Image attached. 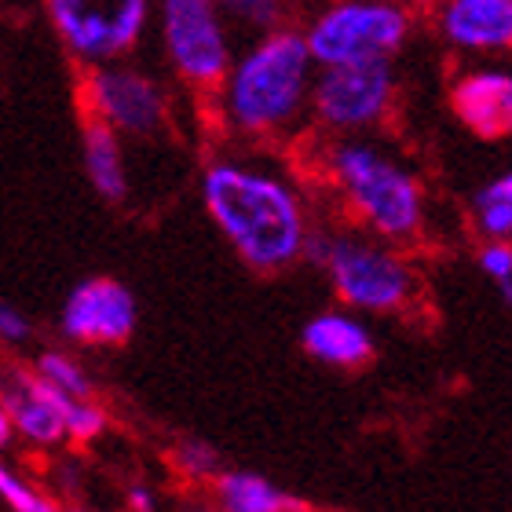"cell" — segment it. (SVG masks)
<instances>
[{"label":"cell","mask_w":512,"mask_h":512,"mask_svg":"<svg viewBox=\"0 0 512 512\" xmlns=\"http://www.w3.org/2000/svg\"><path fill=\"white\" fill-rule=\"evenodd\" d=\"M85 172L107 202H121L128 194L125 158H121L118 132L103 121H88L85 128Z\"/></svg>","instance_id":"cell-15"},{"label":"cell","mask_w":512,"mask_h":512,"mask_svg":"<svg viewBox=\"0 0 512 512\" xmlns=\"http://www.w3.org/2000/svg\"><path fill=\"white\" fill-rule=\"evenodd\" d=\"M304 348H308L319 363L330 366H359L374 355V337L363 322L352 315H337L326 311L319 319L304 326Z\"/></svg>","instance_id":"cell-14"},{"label":"cell","mask_w":512,"mask_h":512,"mask_svg":"<svg viewBox=\"0 0 512 512\" xmlns=\"http://www.w3.org/2000/svg\"><path fill=\"white\" fill-rule=\"evenodd\" d=\"M421 4H432V0H421Z\"/></svg>","instance_id":"cell-27"},{"label":"cell","mask_w":512,"mask_h":512,"mask_svg":"<svg viewBox=\"0 0 512 512\" xmlns=\"http://www.w3.org/2000/svg\"><path fill=\"white\" fill-rule=\"evenodd\" d=\"M458 118L483 139H502L512 128V77L502 70L465 74L454 88Z\"/></svg>","instance_id":"cell-12"},{"label":"cell","mask_w":512,"mask_h":512,"mask_svg":"<svg viewBox=\"0 0 512 512\" xmlns=\"http://www.w3.org/2000/svg\"><path fill=\"white\" fill-rule=\"evenodd\" d=\"M176 461H180V469L194 480H205V476H216V454L205 443H183L176 450Z\"/></svg>","instance_id":"cell-23"},{"label":"cell","mask_w":512,"mask_h":512,"mask_svg":"<svg viewBox=\"0 0 512 512\" xmlns=\"http://www.w3.org/2000/svg\"><path fill=\"white\" fill-rule=\"evenodd\" d=\"M480 267L502 286L505 297H512V249L505 242H491V246L480 253Z\"/></svg>","instance_id":"cell-22"},{"label":"cell","mask_w":512,"mask_h":512,"mask_svg":"<svg viewBox=\"0 0 512 512\" xmlns=\"http://www.w3.org/2000/svg\"><path fill=\"white\" fill-rule=\"evenodd\" d=\"M37 377L52 381L55 388H63L66 395H81V399H85V395L92 392V381H88L85 370H81L74 359H66V355H59V352L41 355V363H37Z\"/></svg>","instance_id":"cell-18"},{"label":"cell","mask_w":512,"mask_h":512,"mask_svg":"<svg viewBox=\"0 0 512 512\" xmlns=\"http://www.w3.org/2000/svg\"><path fill=\"white\" fill-rule=\"evenodd\" d=\"M311 59L304 33L275 30L227 66L224 110L238 132H278L308 107Z\"/></svg>","instance_id":"cell-2"},{"label":"cell","mask_w":512,"mask_h":512,"mask_svg":"<svg viewBox=\"0 0 512 512\" xmlns=\"http://www.w3.org/2000/svg\"><path fill=\"white\" fill-rule=\"evenodd\" d=\"M11 432H15V425H11L8 410H4V403H0V447H8Z\"/></svg>","instance_id":"cell-26"},{"label":"cell","mask_w":512,"mask_h":512,"mask_svg":"<svg viewBox=\"0 0 512 512\" xmlns=\"http://www.w3.org/2000/svg\"><path fill=\"white\" fill-rule=\"evenodd\" d=\"M150 0H48L55 33L81 63H114L139 41Z\"/></svg>","instance_id":"cell-5"},{"label":"cell","mask_w":512,"mask_h":512,"mask_svg":"<svg viewBox=\"0 0 512 512\" xmlns=\"http://www.w3.org/2000/svg\"><path fill=\"white\" fill-rule=\"evenodd\" d=\"M26 337H30V322L15 308L0 304V341H26Z\"/></svg>","instance_id":"cell-24"},{"label":"cell","mask_w":512,"mask_h":512,"mask_svg":"<svg viewBox=\"0 0 512 512\" xmlns=\"http://www.w3.org/2000/svg\"><path fill=\"white\" fill-rule=\"evenodd\" d=\"M443 33L465 52H505L512 44V0H447Z\"/></svg>","instance_id":"cell-13"},{"label":"cell","mask_w":512,"mask_h":512,"mask_svg":"<svg viewBox=\"0 0 512 512\" xmlns=\"http://www.w3.org/2000/svg\"><path fill=\"white\" fill-rule=\"evenodd\" d=\"M161 33L172 66L191 85H216L231 66L224 19L216 0H161Z\"/></svg>","instance_id":"cell-7"},{"label":"cell","mask_w":512,"mask_h":512,"mask_svg":"<svg viewBox=\"0 0 512 512\" xmlns=\"http://www.w3.org/2000/svg\"><path fill=\"white\" fill-rule=\"evenodd\" d=\"M333 176L355 205V213L384 238H410L421 231L425 198L410 172L366 143H341L333 150Z\"/></svg>","instance_id":"cell-3"},{"label":"cell","mask_w":512,"mask_h":512,"mask_svg":"<svg viewBox=\"0 0 512 512\" xmlns=\"http://www.w3.org/2000/svg\"><path fill=\"white\" fill-rule=\"evenodd\" d=\"M472 209H476V227L491 242H505L512 231V180L509 176H498L487 187L476 191L472 198Z\"/></svg>","instance_id":"cell-17"},{"label":"cell","mask_w":512,"mask_h":512,"mask_svg":"<svg viewBox=\"0 0 512 512\" xmlns=\"http://www.w3.org/2000/svg\"><path fill=\"white\" fill-rule=\"evenodd\" d=\"M0 498H4L15 512H52L55 509L44 494H37L33 487H26V483H22L19 476L4 465V461H0Z\"/></svg>","instance_id":"cell-20"},{"label":"cell","mask_w":512,"mask_h":512,"mask_svg":"<svg viewBox=\"0 0 512 512\" xmlns=\"http://www.w3.org/2000/svg\"><path fill=\"white\" fill-rule=\"evenodd\" d=\"M220 491V502L227 512H293V509H308L304 502L282 494L278 487H271L267 480L253 476V472H227L216 483Z\"/></svg>","instance_id":"cell-16"},{"label":"cell","mask_w":512,"mask_h":512,"mask_svg":"<svg viewBox=\"0 0 512 512\" xmlns=\"http://www.w3.org/2000/svg\"><path fill=\"white\" fill-rule=\"evenodd\" d=\"M128 505L139 512H150L154 509V494H150L147 487H132V491H128Z\"/></svg>","instance_id":"cell-25"},{"label":"cell","mask_w":512,"mask_h":512,"mask_svg":"<svg viewBox=\"0 0 512 512\" xmlns=\"http://www.w3.org/2000/svg\"><path fill=\"white\" fill-rule=\"evenodd\" d=\"M88 107L96 121L110 125L114 132H132V136H150L165 121V96L161 88L139 70L125 66H103L88 77Z\"/></svg>","instance_id":"cell-9"},{"label":"cell","mask_w":512,"mask_h":512,"mask_svg":"<svg viewBox=\"0 0 512 512\" xmlns=\"http://www.w3.org/2000/svg\"><path fill=\"white\" fill-rule=\"evenodd\" d=\"M410 33V19L395 0H341L311 22L304 33L311 59L319 66L392 59Z\"/></svg>","instance_id":"cell-4"},{"label":"cell","mask_w":512,"mask_h":512,"mask_svg":"<svg viewBox=\"0 0 512 512\" xmlns=\"http://www.w3.org/2000/svg\"><path fill=\"white\" fill-rule=\"evenodd\" d=\"M136 330V297L114 278H88L66 297L63 333L81 344H121Z\"/></svg>","instance_id":"cell-10"},{"label":"cell","mask_w":512,"mask_h":512,"mask_svg":"<svg viewBox=\"0 0 512 512\" xmlns=\"http://www.w3.org/2000/svg\"><path fill=\"white\" fill-rule=\"evenodd\" d=\"M74 395H66L63 388H55L52 381L30 374H8V381L0 384V403L8 410L11 425L19 428L22 436L33 443L52 447L66 436L63 432V406ZM81 399V395H77Z\"/></svg>","instance_id":"cell-11"},{"label":"cell","mask_w":512,"mask_h":512,"mask_svg":"<svg viewBox=\"0 0 512 512\" xmlns=\"http://www.w3.org/2000/svg\"><path fill=\"white\" fill-rule=\"evenodd\" d=\"M227 15H235L238 22H246L253 30H271L282 15V0H216Z\"/></svg>","instance_id":"cell-21"},{"label":"cell","mask_w":512,"mask_h":512,"mask_svg":"<svg viewBox=\"0 0 512 512\" xmlns=\"http://www.w3.org/2000/svg\"><path fill=\"white\" fill-rule=\"evenodd\" d=\"M395 74L388 59H363V63L322 66L319 77H311V107L322 125L352 132L384 118L392 103Z\"/></svg>","instance_id":"cell-6"},{"label":"cell","mask_w":512,"mask_h":512,"mask_svg":"<svg viewBox=\"0 0 512 512\" xmlns=\"http://www.w3.org/2000/svg\"><path fill=\"white\" fill-rule=\"evenodd\" d=\"M326 271H330L333 289L341 293L344 304L363 311L399 308L414 289L410 267L399 256L363 246V242H348V238H333Z\"/></svg>","instance_id":"cell-8"},{"label":"cell","mask_w":512,"mask_h":512,"mask_svg":"<svg viewBox=\"0 0 512 512\" xmlns=\"http://www.w3.org/2000/svg\"><path fill=\"white\" fill-rule=\"evenodd\" d=\"M103 428H107V414H103L99 406L85 403V399H77V395L63 406V432L70 439L88 443V439H96Z\"/></svg>","instance_id":"cell-19"},{"label":"cell","mask_w":512,"mask_h":512,"mask_svg":"<svg viewBox=\"0 0 512 512\" xmlns=\"http://www.w3.org/2000/svg\"><path fill=\"white\" fill-rule=\"evenodd\" d=\"M202 202L227 242L256 271L293 264L304 242V209L278 176L246 165H213L202 180Z\"/></svg>","instance_id":"cell-1"}]
</instances>
